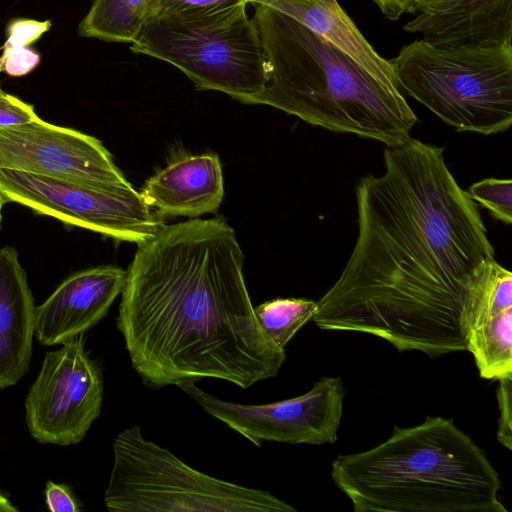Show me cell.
Listing matches in <instances>:
<instances>
[{
  "mask_svg": "<svg viewBox=\"0 0 512 512\" xmlns=\"http://www.w3.org/2000/svg\"><path fill=\"white\" fill-rule=\"evenodd\" d=\"M382 14L389 20H398L403 14L410 13L414 0H372Z\"/></svg>",
  "mask_w": 512,
  "mask_h": 512,
  "instance_id": "cell-27",
  "label": "cell"
},
{
  "mask_svg": "<svg viewBox=\"0 0 512 512\" xmlns=\"http://www.w3.org/2000/svg\"><path fill=\"white\" fill-rule=\"evenodd\" d=\"M246 6L150 17L131 51L168 62L198 90L254 104L266 81L262 43Z\"/></svg>",
  "mask_w": 512,
  "mask_h": 512,
  "instance_id": "cell-7",
  "label": "cell"
},
{
  "mask_svg": "<svg viewBox=\"0 0 512 512\" xmlns=\"http://www.w3.org/2000/svg\"><path fill=\"white\" fill-rule=\"evenodd\" d=\"M35 305L18 252L0 248V390L28 371L35 333Z\"/></svg>",
  "mask_w": 512,
  "mask_h": 512,
  "instance_id": "cell-15",
  "label": "cell"
},
{
  "mask_svg": "<svg viewBox=\"0 0 512 512\" xmlns=\"http://www.w3.org/2000/svg\"><path fill=\"white\" fill-rule=\"evenodd\" d=\"M0 192L6 202L137 245L153 238L164 226L163 219L132 186L104 189L0 168Z\"/></svg>",
  "mask_w": 512,
  "mask_h": 512,
  "instance_id": "cell-8",
  "label": "cell"
},
{
  "mask_svg": "<svg viewBox=\"0 0 512 512\" xmlns=\"http://www.w3.org/2000/svg\"><path fill=\"white\" fill-rule=\"evenodd\" d=\"M317 301L305 298H276L254 308L255 315L270 338L281 348L310 320Z\"/></svg>",
  "mask_w": 512,
  "mask_h": 512,
  "instance_id": "cell-19",
  "label": "cell"
},
{
  "mask_svg": "<svg viewBox=\"0 0 512 512\" xmlns=\"http://www.w3.org/2000/svg\"><path fill=\"white\" fill-rule=\"evenodd\" d=\"M247 4L248 0H151L150 17L213 12Z\"/></svg>",
  "mask_w": 512,
  "mask_h": 512,
  "instance_id": "cell-21",
  "label": "cell"
},
{
  "mask_svg": "<svg viewBox=\"0 0 512 512\" xmlns=\"http://www.w3.org/2000/svg\"><path fill=\"white\" fill-rule=\"evenodd\" d=\"M127 271L102 265L68 276L35 309V334L47 346L65 343L97 324L121 294Z\"/></svg>",
  "mask_w": 512,
  "mask_h": 512,
  "instance_id": "cell-12",
  "label": "cell"
},
{
  "mask_svg": "<svg viewBox=\"0 0 512 512\" xmlns=\"http://www.w3.org/2000/svg\"><path fill=\"white\" fill-rule=\"evenodd\" d=\"M466 324V350L473 355L480 377H512V308L475 312Z\"/></svg>",
  "mask_w": 512,
  "mask_h": 512,
  "instance_id": "cell-17",
  "label": "cell"
},
{
  "mask_svg": "<svg viewBox=\"0 0 512 512\" xmlns=\"http://www.w3.org/2000/svg\"><path fill=\"white\" fill-rule=\"evenodd\" d=\"M470 198L487 209L504 224L512 222L511 179L485 178L472 184L467 190Z\"/></svg>",
  "mask_w": 512,
  "mask_h": 512,
  "instance_id": "cell-20",
  "label": "cell"
},
{
  "mask_svg": "<svg viewBox=\"0 0 512 512\" xmlns=\"http://www.w3.org/2000/svg\"><path fill=\"white\" fill-rule=\"evenodd\" d=\"M39 118L33 105L4 92L0 86V126L29 123Z\"/></svg>",
  "mask_w": 512,
  "mask_h": 512,
  "instance_id": "cell-25",
  "label": "cell"
},
{
  "mask_svg": "<svg viewBox=\"0 0 512 512\" xmlns=\"http://www.w3.org/2000/svg\"><path fill=\"white\" fill-rule=\"evenodd\" d=\"M104 504L111 512H297L268 491L200 472L146 439L138 425L113 441Z\"/></svg>",
  "mask_w": 512,
  "mask_h": 512,
  "instance_id": "cell-6",
  "label": "cell"
},
{
  "mask_svg": "<svg viewBox=\"0 0 512 512\" xmlns=\"http://www.w3.org/2000/svg\"><path fill=\"white\" fill-rule=\"evenodd\" d=\"M141 195L162 219L215 213L224 196L218 155L209 152L177 158L146 181Z\"/></svg>",
  "mask_w": 512,
  "mask_h": 512,
  "instance_id": "cell-14",
  "label": "cell"
},
{
  "mask_svg": "<svg viewBox=\"0 0 512 512\" xmlns=\"http://www.w3.org/2000/svg\"><path fill=\"white\" fill-rule=\"evenodd\" d=\"M18 509L12 505L7 497L0 493V512H17Z\"/></svg>",
  "mask_w": 512,
  "mask_h": 512,
  "instance_id": "cell-28",
  "label": "cell"
},
{
  "mask_svg": "<svg viewBox=\"0 0 512 512\" xmlns=\"http://www.w3.org/2000/svg\"><path fill=\"white\" fill-rule=\"evenodd\" d=\"M6 203L7 202L4 198V196L0 192V228H1V223H2V209H3L4 204H6Z\"/></svg>",
  "mask_w": 512,
  "mask_h": 512,
  "instance_id": "cell-29",
  "label": "cell"
},
{
  "mask_svg": "<svg viewBox=\"0 0 512 512\" xmlns=\"http://www.w3.org/2000/svg\"><path fill=\"white\" fill-rule=\"evenodd\" d=\"M151 15V0H93L79 24L82 37L134 43Z\"/></svg>",
  "mask_w": 512,
  "mask_h": 512,
  "instance_id": "cell-18",
  "label": "cell"
},
{
  "mask_svg": "<svg viewBox=\"0 0 512 512\" xmlns=\"http://www.w3.org/2000/svg\"><path fill=\"white\" fill-rule=\"evenodd\" d=\"M389 62L400 90L458 132L491 135L512 124V46L404 45Z\"/></svg>",
  "mask_w": 512,
  "mask_h": 512,
  "instance_id": "cell-5",
  "label": "cell"
},
{
  "mask_svg": "<svg viewBox=\"0 0 512 512\" xmlns=\"http://www.w3.org/2000/svg\"><path fill=\"white\" fill-rule=\"evenodd\" d=\"M243 262L222 216L164 225L138 245L117 328L144 384L215 378L245 389L277 376L285 349L255 315Z\"/></svg>",
  "mask_w": 512,
  "mask_h": 512,
  "instance_id": "cell-2",
  "label": "cell"
},
{
  "mask_svg": "<svg viewBox=\"0 0 512 512\" xmlns=\"http://www.w3.org/2000/svg\"><path fill=\"white\" fill-rule=\"evenodd\" d=\"M403 29L432 44L512 46V0H414Z\"/></svg>",
  "mask_w": 512,
  "mask_h": 512,
  "instance_id": "cell-13",
  "label": "cell"
},
{
  "mask_svg": "<svg viewBox=\"0 0 512 512\" xmlns=\"http://www.w3.org/2000/svg\"><path fill=\"white\" fill-rule=\"evenodd\" d=\"M496 391L499 419L496 438L504 447L512 449V377L501 378Z\"/></svg>",
  "mask_w": 512,
  "mask_h": 512,
  "instance_id": "cell-22",
  "label": "cell"
},
{
  "mask_svg": "<svg viewBox=\"0 0 512 512\" xmlns=\"http://www.w3.org/2000/svg\"><path fill=\"white\" fill-rule=\"evenodd\" d=\"M178 387L256 446L262 441L320 445L338 439L346 395L340 377H323L300 396L263 405L224 401L201 390L196 382Z\"/></svg>",
  "mask_w": 512,
  "mask_h": 512,
  "instance_id": "cell-10",
  "label": "cell"
},
{
  "mask_svg": "<svg viewBox=\"0 0 512 512\" xmlns=\"http://www.w3.org/2000/svg\"><path fill=\"white\" fill-rule=\"evenodd\" d=\"M331 477L355 512H507L485 452L440 416L395 425L376 447L338 455Z\"/></svg>",
  "mask_w": 512,
  "mask_h": 512,
  "instance_id": "cell-4",
  "label": "cell"
},
{
  "mask_svg": "<svg viewBox=\"0 0 512 512\" xmlns=\"http://www.w3.org/2000/svg\"><path fill=\"white\" fill-rule=\"evenodd\" d=\"M45 502L52 512H77L78 504L69 487L62 484L47 482L45 488Z\"/></svg>",
  "mask_w": 512,
  "mask_h": 512,
  "instance_id": "cell-26",
  "label": "cell"
},
{
  "mask_svg": "<svg viewBox=\"0 0 512 512\" xmlns=\"http://www.w3.org/2000/svg\"><path fill=\"white\" fill-rule=\"evenodd\" d=\"M253 5L266 70L254 104L385 146L410 137L418 119L401 90L387 86L293 18Z\"/></svg>",
  "mask_w": 512,
  "mask_h": 512,
  "instance_id": "cell-3",
  "label": "cell"
},
{
  "mask_svg": "<svg viewBox=\"0 0 512 512\" xmlns=\"http://www.w3.org/2000/svg\"><path fill=\"white\" fill-rule=\"evenodd\" d=\"M0 168L104 189L132 186L100 140L41 118L0 126Z\"/></svg>",
  "mask_w": 512,
  "mask_h": 512,
  "instance_id": "cell-11",
  "label": "cell"
},
{
  "mask_svg": "<svg viewBox=\"0 0 512 512\" xmlns=\"http://www.w3.org/2000/svg\"><path fill=\"white\" fill-rule=\"evenodd\" d=\"M273 8L337 47L387 86L399 89L389 60L364 37L337 0H248Z\"/></svg>",
  "mask_w": 512,
  "mask_h": 512,
  "instance_id": "cell-16",
  "label": "cell"
},
{
  "mask_svg": "<svg viewBox=\"0 0 512 512\" xmlns=\"http://www.w3.org/2000/svg\"><path fill=\"white\" fill-rule=\"evenodd\" d=\"M40 55L29 46L4 48L0 57V72L10 76H22L32 71L39 63Z\"/></svg>",
  "mask_w": 512,
  "mask_h": 512,
  "instance_id": "cell-23",
  "label": "cell"
},
{
  "mask_svg": "<svg viewBox=\"0 0 512 512\" xmlns=\"http://www.w3.org/2000/svg\"><path fill=\"white\" fill-rule=\"evenodd\" d=\"M384 164L357 184V239L313 321L430 358L464 351L469 287L495 259L481 215L443 148L410 136L386 146Z\"/></svg>",
  "mask_w": 512,
  "mask_h": 512,
  "instance_id": "cell-1",
  "label": "cell"
},
{
  "mask_svg": "<svg viewBox=\"0 0 512 512\" xmlns=\"http://www.w3.org/2000/svg\"><path fill=\"white\" fill-rule=\"evenodd\" d=\"M103 377L84 349L82 335L46 353L26 400V422L39 443H79L99 416Z\"/></svg>",
  "mask_w": 512,
  "mask_h": 512,
  "instance_id": "cell-9",
  "label": "cell"
},
{
  "mask_svg": "<svg viewBox=\"0 0 512 512\" xmlns=\"http://www.w3.org/2000/svg\"><path fill=\"white\" fill-rule=\"evenodd\" d=\"M50 21L17 19L10 23L4 48L29 46L49 30Z\"/></svg>",
  "mask_w": 512,
  "mask_h": 512,
  "instance_id": "cell-24",
  "label": "cell"
}]
</instances>
